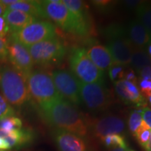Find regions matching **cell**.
I'll return each instance as SVG.
<instances>
[{"instance_id":"obj_1","label":"cell","mask_w":151,"mask_h":151,"mask_svg":"<svg viewBox=\"0 0 151 151\" xmlns=\"http://www.w3.org/2000/svg\"><path fill=\"white\" fill-rule=\"evenodd\" d=\"M41 109L43 119L54 127L84 137L89 127L75 105L60 98Z\"/></svg>"},{"instance_id":"obj_2","label":"cell","mask_w":151,"mask_h":151,"mask_svg":"<svg viewBox=\"0 0 151 151\" xmlns=\"http://www.w3.org/2000/svg\"><path fill=\"white\" fill-rule=\"evenodd\" d=\"M0 92L13 106H22L31 98L26 76L14 67L5 63H0Z\"/></svg>"},{"instance_id":"obj_3","label":"cell","mask_w":151,"mask_h":151,"mask_svg":"<svg viewBox=\"0 0 151 151\" xmlns=\"http://www.w3.org/2000/svg\"><path fill=\"white\" fill-rule=\"evenodd\" d=\"M113 63L129 65L133 47L128 38L126 27L119 23L107 25L103 31Z\"/></svg>"},{"instance_id":"obj_4","label":"cell","mask_w":151,"mask_h":151,"mask_svg":"<svg viewBox=\"0 0 151 151\" xmlns=\"http://www.w3.org/2000/svg\"><path fill=\"white\" fill-rule=\"evenodd\" d=\"M30 97L40 108L62 98L57 90L50 73L43 70H32L27 76Z\"/></svg>"},{"instance_id":"obj_5","label":"cell","mask_w":151,"mask_h":151,"mask_svg":"<svg viewBox=\"0 0 151 151\" xmlns=\"http://www.w3.org/2000/svg\"><path fill=\"white\" fill-rule=\"evenodd\" d=\"M71 72L81 83H104V71L96 66L86 53L84 47L71 48L69 55Z\"/></svg>"},{"instance_id":"obj_6","label":"cell","mask_w":151,"mask_h":151,"mask_svg":"<svg viewBox=\"0 0 151 151\" xmlns=\"http://www.w3.org/2000/svg\"><path fill=\"white\" fill-rule=\"evenodd\" d=\"M27 48L34 64L41 67L60 65L67 52L65 44L57 36Z\"/></svg>"},{"instance_id":"obj_7","label":"cell","mask_w":151,"mask_h":151,"mask_svg":"<svg viewBox=\"0 0 151 151\" xmlns=\"http://www.w3.org/2000/svg\"><path fill=\"white\" fill-rule=\"evenodd\" d=\"M55 37H56L55 26L48 20L39 19L9 36L26 47Z\"/></svg>"},{"instance_id":"obj_8","label":"cell","mask_w":151,"mask_h":151,"mask_svg":"<svg viewBox=\"0 0 151 151\" xmlns=\"http://www.w3.org/2000/svg\"><path fill=\"white\" fill-rule=\"evenodd\" d=\"M80 94L82 102L89 110L94 112L106 110L112 104L111 94L104 83H84L80 82Z\"/></svg>"},{"instance_id":"obj_9","label":"cell","mask_w":151,"mask_h":151,"mask_svg":"<svg viewBox=\"0 0 151 151\" xmlns=\"http://www.w3.org/2000/svg\"><path fill=\"white\" fill-rule=\"evenodd\" d=\"M51 77L61 97L75 106L82 103L80 94V81L67 69H56L52 71Z\"/></svg>"},{"instance_id":"obj_10","label":"cell","mask_w":151,"mask_h":151,"mask_svg":"<svg viewBox=\"0 0 151 151\" xmlns=\"http://www.w3.org/2000/svg\"><path fill=\"white\" fill-rule=\"evenodd\" d=\"M41 2L46 18L50 19L66 32L74 35L72 17L62 0H47Z\"/></svg>"},{"instance_id":"obj_11","label":"cell","mask_w":151,"mask_h":151,"mask_svg":"<svg viewBox=\"0 0 151 151\" xmlns=\"http://www.w3.org/2000/svg\"><path fill=\"white\" fill-rule=\"evenodd\" d=\"M72 17L74 35L88 37L92 32V22L88 8L84 1L79 0H62Z\"/></svg>"},{"instance_id":"obj_12","label":"cell","mask_w":151,"mask_h":151,"mask_svg":"<svg viewBox=\"0 0 151 151\" xmlns=\"http://www.w3.org/2000/svg\"><path fill=\"white\" fill-rule=\"evenodd\" d=\"M7 44L8 60L11 62V66L27 78L33 70L35 65L27 48L11 37H9Z\"/></svg>"},{"instance_id":"obj_13","label":"cell","mask_w":151,"mask_h":151,"mask_svg":"<svg viewBox=\"0 0 151 151\" xmlns=\"http://www.w3.org/2000/svg\"><path fill=\"white\" fill-rule=\"evenodd\" d=\"M52 138L59 151H88L83 138L65 130L53 129Z\"/></svg>"},{"instance_id":"obj_14","label":"cell","mask_w":151,"mask_h":151,"mask_svg":"<svg viewBox=\"0 0 151 151\" xmlns=\"http://www.w3.org/2000/svg\"><path fill=\"white\" fill-rule=\"evenodd\" d=\"M125 129V123L120 117L106 116L97 118L92 122L91 130L95 137L101 139L112 134H120Z\"/></svg>"},{"instance_id":"obj_15","label":"cell","mask_w":151,"mask_h":151,"mask_svg":"<svg viewBox=\"0 0 151 151\" xmlns=\"http://www.w3.org/2000/svg\"><path fill=\"white\" fill-rule=\"evenodd\" d=\"M114 83L116 94L124 103L134 105L137 107H146L147 102L137 83L124 79L118 81Z\"/></svg>"},{"instance_id":"obj_16","label":"cell","mask_w":151,"mask_h":151,"mask_svg":"<svg viewBox=\"0 0 151 151\" xmlns=\"http://www.w3.org/2000/svg\"><path fill=\"white\" fill-rule=\"evenodd\" d=\"M84 48L90 59L101 71H104L113 65V58L108 48L96 40L89 39Z\"/></svg>"},{"instance_id":"obj_17","label":"cell","mask_w":151,"mask_h":151,"mask_svg":"<svg viewBox=\"0 0 151 151\" xmlns=\"http://www.w3.org/2000/svg\"><path fill=\"white\" fill-rule=\"evenodd\" d=\"M0 137L4 138L10 149H21L29 146L35 139V132L29 128H22L10 132L0 129Z\"/></svg>"},{"instance_id":"obj_18","label":"cell","mask_w":151,"mask_h":151,"mask_svg":"<svg viewBox=\"0 0 151 151\" xmlns=\"http://www.w3.org/2000/svg\"><path fill=\"white\" fill-rule=\"evenodd\" d=\"M126 31L133 48L146 50L151 41V36L137 19L129 22L126 27Z\"/></svg>"},{"instance_id":"obj_19","label":"cell","mask_w":151,"mask_h":151,"mask_svg":"<svg viewBox=\"0 0 151 151\" xmlns=\"http://www.w3.org/2000/svg\"><path fill=\"white\" fill-rule=\"evenodd\" d=\"M2 16L5 19L10 35L16 32L27 24L38 20L37 18L26 13L11 9H6Z\"/></svg>"},{"instance_id":"obj_20","label":"cell","mask_w":151,"mask_h":151,"mask_svg":"<svg viewBox=\"0 0 151 151\" xmlns=\"http://www.w3.org/2000/svg\"><path fill=\"white\" fill-rule=\"evenodd\" d=\"M6 9L20 11L22 12L31 15L37 19L46 18L42 6H41V1L17 0L16 3L9 6Z\"/></svg>"},{"instance_id":"obj_21","label":"cell","mask_w":151,"mask_h":151,"mask_svg":"<svg viewBox=\"0 0 151 151\" xmlns=\"http://www.w3.org/2000/svg\"><path fill=\"white\" fill-rule=\"evenodd\" d=\"M129 65L134 71L138 72L143 67L151 66V58L145 49L133 48Z\"/></svg>"},{"instance_id":"obj_22","label":"cell","mask_w":151,"mask_h":151,"mask_svg":"<svg viewBox=\"0 0 151 151\" xmlns=\"http://www.w3.org/2000/svg\"><path fill=\"white\" fill-rule=\"evenodd\" d=\"M135 11L137 19L151 36V2L144 1Z\"/></svg>"},{"instance_id":"obj_23","label":"cell","mask_w":151,"mask_h":151,"mask_svg":"<svg viewBox=\"0 0 151 151\" xmlns=\"http://www.w3.org/2000/svg\"><path fill=\"white\" fill-rule=\"evenodd\" d=\"M101 143L107 148H128L125 138L119 134H109L100 139Z\"/></svg>"},{"instance_id":"obj_24","label":"cell","mask_w":151,"mask_h":151,"mask_svg":"<svg viewBox=\"0 0 151 151\" xmlns=\"http://www.w3.org/2000/svg\"><path fill=\"white\" fill-rule=\"evenodd\" d=\"M22 128V122L20 118L11 116L0 120V129L6 132H10Z\"/></svg>"},{"instance_id":"obj_25","label":"cell","mask_w":151,"mask_h":151,"mask_svg":"<svg viewBox=\"0 0 151 151\" xmlns=\"http://www.w3.org/2000/svg\"><path fill=\"white\" fill-rule=\"evenodd\" d=\"M151 134V129L148 127V126L143 121L142 124L137 131L136 132L135 134L134 135L137 139L138 143L143 147V148L146 146L150 139Z\"/></svg>"},{"instance_id":"obj_26","label":"cell","mask_w":151,"mask_h":151,"mask_svg":"<svg viewBox=\"0 0 151 151\" xmlns=\"http://www.w3.org/2000/svg\"><path fill=\"white\" fill-rule=\"evenodd\" d=\"M143 122V118L141 116V110L132 111L130 113L128 118V128L130 132L133 135L135 134L136 132L139 129Z\"/></svg>"},{"instance_id":"obj_27","label":"cell","mask_w":151,"mask_h":151,"mask_svg":"<svg viewBox=\"0 0 151 151\" xmlns=\"http://www.w3.org/2000/svg\"><path fill=\"white\" fill-rule=\"evenodd\" d=\"M125 66L119 65V64L113 63V65L108 69V74L109 78L113 83L122 80L124 78L125 73Z\"/></svg>"},{"instance_id":"obj_28","label":"cell","mask_w":151,"mask_h":151,"mask_svg":"<svg viewBox=\"0 0 151 151\" xmlns=\"http://www.w3.org/2000/svg\"><path fill=\"white\" fill-rule=\"evenodd\" d=\"M16 114L14 107L7 102L6 100L0 94V120Z\"/></svg>"},{"instance_id":"obj_29","label":"cell","mask_w":151,"mask_h":151,"mask_svg":"<svg viewBox=\"0 0 151 151\" xmlns=\"http://www.w3.org/2000/svg\"><path fill=\"white\" fill-rule=\"evenodd\" d=\"M92 4L97 10L101 11V12H109V11L113 9V6L116 3L113 1L97 0V1H92Z\"/></svg>"},{"instance_id":"obj_30","label":"cell","mask_w":151,"mask_h":151,"mask_svg":"<svg viewBox=\"0 0 151 151\" xmlns=\"http://www.w3.org/2000/svg\"><path fill=\"white\" fill-rule=\"evenodd\" d=\"M137 83L139 84L138 88L143 97L146 98L148 95H150L151 94V81L139 78Z\"/></svg>"},{"instance_id":"obj_31","label":"cell","mask_w":151,"mask_h":151,"mask_svg":"<svg viewBox=\"0 0 151 151\" xmlns=\"http://www.w3.org/2000/svg\"><path fill=\"white\" fill-rule=\"evenodd\" d=\"M8 61V44L6 38L0 37V63Z\"/></svg>"},{"instance_id":"obj_32","label":"cell","mask_w":151,"mask_h":151,"mask_svg":"<svg viewBox=\"0 0 151 151\" xmlns=\"http://www.w3.org/2000/svg\"><path fill=\"white\" fill-rule=\"evenodd\" d=\"M141 110L143 121L146 123L151 129V109L149 107H143Z\"/></svg>"},{"instance_id":"obj_33","label":"cell","mask_w":151,"mask_h":151,"mask_svg":"<svg viewBox=\"0 0 151 151\" xmlns=\"http://www.w3.org/2000/svg\"><path fill=\"white\" fill-rule=\"evenodd\" d=\"M123 79L125 81H129V82L134 83H137V76L135 74V71L132 69H127L125 71Z\"/></svg>"},{"instance_id":"obj_34","label":"cell","mask_w":151,"mask_h":151,"mask_svg":"<svg viewBox=\"0 0 151 151\" xmlns=\"http://www.w3.org/2000/svg\"><path fill=\"white\" fill-rule=\"evenodd\" d=\"M139 75V78L147 79L151 81V66L143 67L137 72Z\"/></svg>"},{"instance_id":"obj_35","label":"cell","mask_w":151,"mask_h":151,"mask_svg":"<svg viewBox=\"0 0 151 151\" xmlns=\"http://www.w3.org/2000/svg\"><path fill=\"white\" fill-rule=\"evenodd\" d=\"M9 33V28L3 16H0V37L6 38Z\"/></svg>"},{"instance_id":"obj_36","label":"cell","mask_w":151,"mask_h":151,"mask_svg":"<svg viewBox=\"0 0 151 151\" xmlns=\"http://www.w3.org/2000/svg\"><path fill=\"white\" fill-rule=\"evenodd\" d=\"M122 4L127 9H134L136 10L139 6H141L142 4L144 2V1H135V0H133V1H122Z\"/></svg>"},{"instance_id":"obj_37","label":"cell","mask_w":151,"mask_h":151,"mask_svg":"<svg viewBox=\"0 0 151 151\" xmlns=\"http://www.w3.org/2000/svg\"><path fill=\"white\" fill-rule=\"evenodd\" d=\"M0 150H9V146L4 138L0 137Z\"/></svg>"},{"instance_id":"obj_38","label":"cell","mask_w":151,"mask_h":151,"mask_svg":"<svg viewBox=\"0 0 151 151\" xmlns=\"http://www.w3.org/2000/svg\"><path fill=\"white\" fill-rule=\"evenodd\" d=\"M6 10V7L4 5H3L0 1V16H2L3 14H4V12Z\"/></svg>"},{"instance_id":"obj_39","label":"cell","mask_w":151,"mask_h":151,"mask_svg":"<svg viewBox=\"0 0 151 151\" xmlns=\"http://www.w3.org/2000/svg\"><path fill=\"white\" fill-rule=\"evenodd\" d=\"M145 150L146 151H151V134H150V139H149L148 143H147V145L145 146Z\"/></svg>"},{"instance_id":"obj_40","label":"cell","mask_w":151,"mask_h":151,"mask_svg":"<svg viewBox=\"0 0 151 151\" xmlns=\"http://www.w3.org/2000/svg\"><path fill=\"white\" fill-rule=\"evenodd\" d=\"M147 52H148V54L150 55V57L151 58V41L150 43H149V44L147 46L146 48Z\"/></svg>"},{"instance_id":"obj_41","label":"cell","mask_w":151,"mask_h":151,"mask_svg":"<svg viewBox=\"0 0 151 151\" xmlns=\"http://www.w3.org/2000/svg\"><path fill=\"white\" fill-rule=\"evenodd\" d=\"M129 151H134V150H129Z\"/></svg>"},{"instance_id":"obj_42","label":"cell","mask_w":151,"mask_h":151,"mask_svg":"<svg viewBox=\"0 0 151 151\" xmlns=\"http://www.w3.org/2000/svg\"><path fill=\"white\" fill-rule=\"evenodd\" d=\"M0 151H3V150H0Z\"/></svg>"}]
</instances>
